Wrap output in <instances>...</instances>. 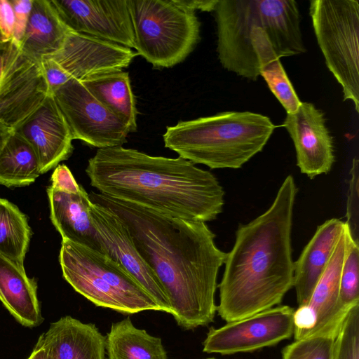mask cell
<instances>
[{
  "instance_id": "obj_14",
  "label": "cell",
  "mask_w": 359,
  "mask_h": 359,
  "mask_svg": "<svg viewBox=\"0 0 359 359\" xmlns=\"http://www.w3.org/2000/svg\"><path fill=\"white\" fill-rule=\"evenodd\" d=\"M131 48L70 31L52 58L69 81H82L102 72L123 69L137 55Z\"/></svg>"
},
{
  "instance_id": "obj_35",
  "label": "cell",
  "mask_w": 359,
  "mask_h": 359,
  "mask_svg": "<svg viewBox=\"0 0 359 359\" xmlns=\"http://www.w3.org/2000/svg\"><path fill=\"white\" fill-rule=\"evenodd\" d=\"M13 133L12 128L0 121V151Z\"/></svg>"
},
{
  "instance_id": "obj_30",
  "label": "cell",
  "mask_w": 359,
  "mask_h": 359,
  "mask_svg": "<svg viewBox=\"0 0 359 359\" xmlns=\"http://www.w3.org/2000/svg\"><path fill=\"white\" fill-rule=\"evenodd\" d=\"M11 2L15 15L13 41L20 46L28 23L32 8L33 0H11Z\"/></svg>"
},
{
  "instance_id": "obj_12",
  "label": "cell",
  "mask_w": 359,
  "mask_h": 359,
  "mask_svg": "<svg viewBox=\"0 0 359 359\" xmlns=\"http://www.w3.org/2000/svg\"><path fill=\"white\" fill-rule=\"evenodd\" d=\"M72 32L134 48L127 0H50Z\"/></svg>"
},
{
  "instance_id": "obj_4",
  "label": "cell",
  "mask_w": 359,
  "mask_h": 359,
  "mask_svg": "<svg viewBox=\"0 0 359 359\" xmlns=\"http://www.w3.org/2000/svg\"><path fill=\"white\" fill-rule=\"evenodd\" d=\"M276 128L266 116L223 111L167 127L165 147L212 169L240 168L260 152Z\"/></svg>"
},
{
  "instance_id": "obj_36",
  "label": "cell",
  "mask_w": 359,
  "mask_h": 359,
  "mask_svg": "<svg viewBox=\"0 0 359 359\" xmlns=\"http://www.w3.org/2000/svg\"><path fill=\"white\" fill-rule=\"evenodd\" d=\"M206 359H216L215 358H206Z\"/></svg>"
},
{
  "instance_id": "obj_8",
  "label": "cell",
  "mask_w": 359,
  "mask_h": 359,
  "mask_svg": "<svg viewBox=\"0 0 359 359\" xmlns=\"http://www.w3.org/2000/svg\"><path fill=\"white\" fill-rule=\"evenodd\" d=\"M49 95L40 63L13 40L0 41V121L14 128Z\"/></svg>"
},
{
  "instance_id": "obj_9",
  "label": "cell",
  "mask_w": 359,
  "mask_h": 359,
  "mask_svg": "<svg viewBox=\"0 0 359 359\" xmlns=\"http://www.w3.org/2000/svg\"><path fill=\"white\" fill-rule=\"evenodd\" d=\"M53 97L73 140L98 149L122 146L130 133L128 126L76 79L57 88Z\"/></svg>"
},
{
  "instance_id": "obj_24",
  "label": "cell",
  "mask_w": 359,
  "mask_h": 359,
  "mask_svg": "<svg viewBox=\"0 0 359 359\" xmlns=\"http://www.w3.org/2000/svg\"><path fill=\"white\" fill-rule=\"evenodd\" d=\"M40 174L39 161L32 146L13 131L0 151V184L27 186Z\"/></svg>"
},
{
  "instance_id": "obj_32",
  "label": "cell",
  "mask_w": 359,
  "mask_h": 359,
  "mask_svg": "<svg viewBox=\"0 0 359 359\" xmlns=\"http://www.w3.org/2000/svg\"><path fill=\"white\" fill-rule=\"evenodd\" d=\"M14 27L15 15L11 0H0V41L13 40Z\"/></svg>"
},
{
  "instance_id": "obj_19",
  "label": "cell",
  "mask_w": 359,
  "mask_h": 359,
  "mask_svg": "<svg viewBox=\"0 0 359 359\" xmlns=\"http://www.w3.org/2000/svg\"><path fill=\"white\" fill-rule=\"evenodd\" d=\"M344 222L332 218L318 226L294 262V284L298 306L309 300L342 233Z\"/></svg>"
},
{
  "instance_id": "obj_31",
  "label": "cell",
  "mask_w": 359,
  "mask_h": 359,
  "mask_svg": "<svg viewBox=\"0 0 359 359\" xmlns=\"http://www.w3.org/2000/svg\"><path fill=\"white\" fill-rule=\"evenodd\" d=\"M51 187L55 189L76 192L82 186L79 185L75 180L70 170L64 164L58 165L51 176Z\"/></svg>"
},
{
  "instance_id": "obj_7",
  "label": "cell",
  "mask_w": 359,
  "mask_h": 359,
  "mask_svg": "<svg viewBox=\"0 0 359 359\" xmlns=\"http://www.w3.org/2000/svg\"><path fill=\"white\" fill-rule=\"evenodd\" d=\"M309 14L326 65L358 113L359 1L311 0Z\"/></svg>"
},
{
  "instance_id": "obj_28",
  "label": "cell",
  "mask_w": 359,
  "mask_h": 359,
  "mask_svg": "<svg viewBox=\"0 0 359 359\" xmlns=\"http://www.w3.org/2000/svg\"><path fill=\"white\" fill-rule=\"evenodd\" d=\"M332 359H359V304L348 312L334 343Z\"/></svg>"
},
{
  "instance_id": "obj_18",
  "label": "cell",
  "mask_w": 359,
  "mask_h": 359,
  "mask_svg": "<svg viewBox=\"0 0 359 359\" xmlns=\"http://www.w3.org/2000/svg\"><path fill=\"white\" fill-rule=\"evenodd\" d=\"M37 343L53 359H107L106 338L92 323L67 316L50 324Z\"/></svg>"
},
{
  "instance_id": "obj_17",
  "label": "cell",
  "mask_w": 359,
  "mask_h": 359,
  "mask_svg": "<svg viewBox=\"0 0 359 359\" xmlns=\"http://www.w3.org/2000/svg\"><path fill=\"white\" fill-rule=\"evenodd\" d=\"M51 222L62 239L104 254L100 236L90 217L89 194L81 187L76 192L47 188Z\"/></svg>"
},
{
  "instance_id": "obj_27",
  "label": "cell",
  "mask_w": 359,
  "mask_h": 359,
  "mask_svg": "<svg viewBox=\"0 0 359 359\" xmlns=\"http://www.w3.org/2000/svg\"><path fill=\"white\" fill-rule=\"evenodd\" d=\"M335 337L318 335L295 340L282 351V359H332Z\"/></svg>"
},
{
  "instance_id": "obj_10",
  "label": "cell",
  "mask_w": 359,
  "mask_h": 359,
  "mask_svg": "<svg viewBox=\"0 0 359 359\" xmlns=\"http://www.w3.org/2000/svg\"><path fill=\"white\" fill-rule=\"evenodd\" d=\"M294 312L289 306H278L217 329L210 327L203 351L231 355L276 345L293 335Z\"/></svg>"
},
{
  "instance_id": "obj_15",
  "label": "cell",
  "mask_w": 359,
  "mask_h": 359,
  "mask_svg": "<svg viewBox=\"0 0 359 359\" xmlns=\"http://www.w3.org/2000/svg\"><path fill=\"white\" fill-rule=\"evenodd\" d=\"M283 126L294 142L302 173L313 179L331 170L334 162L333 140L322 111L312 103L302 102L294 112L286 114Z\"/></svg>"
},
{
  "instance_id": "obj_13",
  "label": "cell",
  "mask_w": 359,
  "mask_h": 359,
  "mask_svg": "<svg viewBox=\"0 0 359 359\" xmlns=\"http://www.w3.org/2000/svg\"><path fill=\"white\" fill-rule=\"evenodd\" d=\"M90 212L104 254L121 264L139 282L161 311L171 314V306L161 282L138 252L126 225L113 211L100 204L92 202Z\"/></svg>"
},
{
  "instance_id": "obj_22",
  "label": "cell",
  "mask_w": 359,
  "mask_h": 359,
  "mask_svg": "<svg viewBox=\"0 0 359 359\" xmlns=\"http://www.w3.org/2000/svg\"><path fill=\"white\" fill-rule=\"evenodd\" d=\"M81 82L128 126L130 133L137 130V110L128 72L122 69L108 71Z\"/></svg>"
},
{
  "instance_id": "obj_11",
  "label": "cell",
  "mask_w": 359,
  "mask_h": 359,
  "mask_svg": "<svg viewBox=\"0 0 359 359\" xmlns=\"http://www.w3.org/2000/svg\"><path fill=\"white\" fill-rule=\"evenodd\" d=\"M348 229L344 222L342 233L309 300L294 310V340L318 335L336 337L348 313H343L339 307L340 276Z\"/></svg>"
},
{
  "instance_id": "obj_5",
  "label": "cell",
  "mask_w": 359,
  "mask_h": 359,
  "mask_svg": "<svg viewBox=\"0 0 359 359\" xmlns=\"http://www.w3.org/2000/svg\"><path fill=\"white\" fill-rule=\"evenodd\" d=\"M59 262L63 278L97 306L124 314L161 311L139 282L105 254L62 239Z\"/></svg>"
},
{
  "instance_id": "obj_16",
  "label": "cell",
  "mask_w": 359,
  "mask_h": 359,
  "mask_svg": "<svg viewBox=\"0 0 359 359\" xmlns=\"http://www.w3.org/2000/svg\"><path fill=\"white\" fill-rule=\"evenodd\" d=\"M13 129L32 146L41 174L56 168L74 149L70 130L53 95Z\"/></svg>"
},
{
  "instance_id": "obj_21",
  "label": "cell",
  "mask_w": 359,
  "mask_h": 359,
  "mask_svg": "<svg viewBox=\"0 0 359 359\" xmlns=\"http://www.w3.org/2000/svg\"><path fill=\"white\" fill-rule=\"evenodd\" d=\"M70 31L50 0H33L20 48L25 55L39 62L60 50Z\"/></svg>"
},
{
  "instance_id": "obj_26",
  "label": "cell",
  "mask_w": 359,
  "mask_h": 359,
  "mask_svg": "<svg viewBox=\"0 0 359 359\" xmlns=\"http://www.w3.org/2000/svg\"><path fill=\"white\" fill-rule=\"evenodd\" d=\"M358 279L359 244L353 240L348 227L339 292V307L344 313L359 304Z\"/></svg>"
},
{
  "instance_id": "obj_20",
  "label": "cell",
  "mask_w": 359,
  "mask_h": 359,
  "mask_svg": "<svg viewBox=\"0 0 359 359\" xmlns=\"http://www.w3.org/2000/svg\"><path fill=\"white\" fill-rule=\"evenodd\" d=\"M37 285L24 267L0 255V301L22 325L36 327L43 322L37 298Z\"/></svg>"
},
{
  "instance_id": "obj_2",
  "label": "cell",
  "mask_w": 359,
  "mask_h": 359,
  "mask_svg": "<svg viewBox=\"0 0 359 359\" xmlns=\"http://www.w3.org/2000/svg\"><path fill=\"white\" fill-rule=\"evenodd\" d=\"M297 193L288 175L269 208L238 226L218 285L217 311L226 323L275 307L293 287L291 232Z\"/></svg>"
},
{
  "instance_id": "obj_33",
  "label": "cell",
  "mask_w": 359,
  "mask_h": 359,
  "mask_svg": "<svg viewBox=\"0 0 359 359\" xmlns=\"http://www.w3.org/2000/svg\"><path fill=\"white\" fill-rule=\"evenodd\" d=\"M182 3L189 8L201 11H213L217 0H181Z\"/></svg>"
},
{
  "instance_id": "obj_29",
  "label": "cell",
  "mask_w": 359,
  "mask_h": 359,
  "mask_svg": "<svg viewBox=\"0 0 359 359\" xmlns=\"http://www.w3.org/2000/svg\"><path fill=\"white\" fill-rule=\"evenodd\" d=\"M350 180L348 184L346 217L348 224L353 240L358 243V184L359 170L358 160H353L350 170Z\"/></svg>"
},
{
  "instance_id": "obj_3",
  "label": "cell",
  "mask_w": 359,
  "mask_h": 359,
  "mask_svg": "<svg viewBox=\"0 0 359 359\" xmlns=\"http://www.w3.org/2000/svg\"><path fill=\"white\" fill-rule=\"evenodd\" d=\"M86 172L100 194L174 217L210 222L224 204L217 179L180 156H153L122 146L98 149Z\"/></svg>"
},
{
  "instance_id": "obj_1",
  "label": "cell",
  "mask_w": 359,
  "mask_h": 359,
  "mask_svg": "<svg viewBox=\"0 0 359 359\" xmlns=\"http://www.w3.org/2000/svg\"><path fill=\"white\" fill-rule=\"evenodd\" d=\"M89 196L128 228L138 252L161 282L177 325L192 330L213 322L217 274L227 253L216 246L207 224L100 193Z\"/></svg>"
},
{
  "instance_id": "obj_6",
  "label": "cell",
  "mask_w": 359,
  "mask_h": 359,
  "mask_svg": "<svg viewBox=\"0 0 359 359\" xmlns=\"http://www.w3.org/2000/svg\"><path fill=\"white\" fill-rule=\"evenodd\" d=\"M134 33V48L154 67L182 62L200 41L201 23L195 11L181 0H127Z\"/></svg>"
},
{
  "instance_id": "obj_23",
  "label": "cell",
  "mask_w": 359,
  "mask_h": 359,
  "mask_svg": "<svg viewBox=\"0 0 359 359\" xmlns=\"http://www.w3.org/2000/svg\"><path fill=\"white\" fill-rule=\"evenodd\" d=\"M105 338L108 359H168L161 338L137 328L130 318L112 323Z\"/></svg>"
},
{
  "instance_id": "obj_25",
  "label": "cell",
  "mask_w": 359,
  "mask_h": 359,
  "mask_svg": "<svg viewBox=\"0 0 359 359\" xmlns=\"http://www.w3.org/2000/svg\"><path fill=\"white\" fill-rule=\"evenodd\" d=\"M31 234L26 215L7 199L0 198V255L24 267Z\"/></svg>"
},
{
  "instance_id": "obj_34",
  "label": "cell",
  "mask_w": 359,
  "mask_h": 359,
  "mask_svg": "<svg viewBox=\"0 0 359 359\" xmlns=\"http://www.w3.org/2000/svg\"><path fill=\"white\" fill-rule=\"evenodd\" d=\"M27 359H53L49 351L43 346L36 343L31 355Z\"/></svg>"
}]
</instances>
